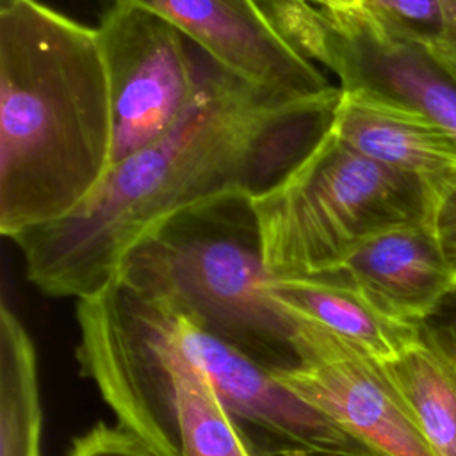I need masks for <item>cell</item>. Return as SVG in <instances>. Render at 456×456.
<instances>
[{
	"instance_id": "15",
	"label": "cell",
	"mask_w": 456,
	"mask_h": 456,
	"mask_svg": "<svg viewBox=\"0 0 456 456\" xmlns=\"http://www.w3.org/2000/svg\"><path fill=\"white\" fill-rule=\"evenodd\" d=\"M365 9L422 46L456 78V0H365Z\"/></svg>"
},
{
	"instance_id": "17",
	"label": "cell",
	"mask_w": 456,
	"mask_h": 456,
	"mask_svg": "<svg viewBox=\"0 0 456 456\" xmlns=\"http://www.w3.org/2000/svg\"><path fill=\"white\" fill-rule=\"evenodd\" d=\"M433 224L449 262L456 269V182L440 192Z\"/></svg>"
},
{
	"instance_id": "20",
	"label": "cell",
	"mask_w": 456,
	"mask_h": 456,
	"mask_svg": "<svg viewBox=\"0 0 456 456\" xmlns=\"http://www.w3.org/2000/svg\"><path fill=\"white\" fill-rule=\"evenodd\" d=\"M317 7L330 11H360L365 9V0H306Z\"/></svg>"
},
{
	"instance_id": "9",
	"label": "cell",
	"mask_w": 456,
	"mask_h": 456,
	"mask_svg": "<svg viewBox=\"0 0 456 456\" xmlns=\"http://www.w3.org/2000/svg\"><path fill=\"white\" fill-rule=\"evenodd\" d=\"M144 7L226 71L265 91L312 98L333 86L274 25L260 0H114Z\"/></svg>"
},
{
	"instance_id": "4",
	"label": "cell",
	"mask_w": 456,
	"mask_h": 456,
	"mask_svg": "<svg viewBox=\"0 0 456 456\" xmlns=\"http://www.w3.org/2000/svg\"><path fill=\"white\" fill-rule=\"evenodd\" d=\"M121 289L78 346L80 374L118 424L160 456H256L210 378L178 346L164 305Z\"/></svg>"
},
{
	"instance_id": "8",
	"label": "cell",
	"mask_w": 456,
	"mask_h": 456,
	"mask_svg": "<svg viewBox=\"0 0 456 456\" xmlns=\"http://www.w3.org/2000/svg\"><path fill=\"white\" fill-rule=\"evenodd\" d=\"M296 321L301 363L273 372L287 390L379 456H438L383 362Z\"/></svg>"
},
{
	"instance_id": "18",
	"label": "cell",
	"mask_w": 456,
	"mask_h": 456,
	"mask_svg": "<svg viewBox=\"0 0 456 456\" xmlns=\"http://www.w3.org/2000/svg\"><path fill=\"white\" fill-rule=\"evenodd\" d=\"M424 322L429 324L436 333H440L456 349V290Z\"/></svg>"
},
{
	"instance_id": "16",
	"label": "cell",
	"mask_w": 456,
	"mask_h": 456,
	"mask_svg": "<svg viewBox=\"0 0 456 456\" xmlns=\"http://www.w3.org/2000/svg\"><path fill=\"white\" fill-rule=\"evenodd\" d=\"M66 456H160L146 442L119 424L98 422L77 436Z\"/></svg>"
},
{
	"instance_id": "13",
	"label": "cell",
	"mask_w": 456,
	"mask_h": 456,
	"mask_svg": "<svg viewBox=\"0 0 456 456\" xmlns=\"http://www.w3.org/2000/svg\"><path fill=\"white\" fill-rule=\"evenodd\" d=\"M438 456H456V349L429 324L394 360L383 362Z\"/></svg>"
},
{
	"instance_id": "19",
	"label": "cell",
	"mask_w": 456,
	"mask_h": 456,
	"mask_svg": "<svg viewBox=\"0 0 456 456\" xmlns=\"http://www.w3.org/2000/svg\"><path fill=\"white\" fill-rule=\"evenodd\" d=\"M273 456H379L369 449L358 451H317V449H299V451H287Z\"/></svg>"
},
{
	"instance_id": "6",
	"label": "cell",
	"mask_w": 456,
	"mask_h": 456,
	"mask_svg": "<svg viewBox=\"0 0 456 456\" xmlns=\"http://www.w3.org/2000/svg\"><path fill=\"white\" fill-rule=\"evenodd\" d=\"M281 34L324 64L342 93L415 109L456 139V78L422 46L381 25L367 9L330 11L306 0H260Z\"/></svg>"
},
{
	"instance_id": "10",
	"label": "cell",
	"mask_w": 456,
	"mask_h": 456,
	"mask_svg": "<svg viewBox=\"0 0 456 456\" xmlns=\"http://www.w3.org/2000/svg\"><path fill=\"white\" fill-rule=\"evenodd\" d=\"M324 274L353 283L381 310L411 324L428 321L456 290V269L433 221L370 235Z\"/></svg>"
},
{
	"instance_id": "2",
	"label": "cell",
	"mask_w": 456,
	"mask_h": 456,
	"mask_svg": "<svg viewBox=\"0 0 456 456\" xmlns=\"http://www.w3.org/2000/svg\"><path fill=\"white\" fill-rule=\"evenodd\" d=\"M110 164L98 30L39 0H0V233L69 216Z\"/></svg>"
},
{
	"instance_id": "7",
	"label": "cell",
	"mask_w": 456,
	"mask_h": 456,
	"mask_svg": "<svg viewBox=\"0 0 456 456\" xmlns=\"http://www.w3.org/2000/svg\"><path fill=\"white\" fill-rule=\"evenodd\" d=\"M96 30L109 82L116 164L175 126L198 91V68L182 32L144 7L112 0Z\"/></svg>"
},
{
	"instance_id": "3",
	"label": "cell",
	"mask_w": 456,
	"mask_h": 456,
	"mask_svg": "<svg viewBox=\"0 0 456 456\" xmlns=\"http://www.w3.org/2000/svg\"><path fill=\"white\" fill-rule=\"evenodd\" d=\"M271 372L301 363L299 322L269 292L253 196L230 192L178 212L123 258L118 278Z\"/></svg>"
},
{
	"instance_id": "5",
	"label": "cell",
	"mask_w": 456,
	"mask_h": 456,
	"mask_svg": "<svg viewBox=\"0 0 456 456\" xmlns=\"http://www.w3.org/2000/svg\"><path fill=\"white\" fill-rule=\"evenodd\" d=\"M438 196L328 130L276 183L253 196L273 278L319 276L383 230L433 221Z\"/></svg>"
},
{
	"instance_id": "1",
	"label": "cell",
	"mask_w": 456,
	"mask_h": 456,
	"mask_svg": "<svg viewBox=\"0 0 456 456\" xmlns=\"http://www.w3.org/2000/svg\"><path fill=\"white\" fill-rule=\"evenodd\" d=\"M192 50L198 91L175 126L112 164L69 216L11 239L41 292L77 301L96 296L150 230L216 196L264 192L330 130L340 87L281 96Z\"/></svg>"
},
{
	"instance_id": "14",
	"label": "cell",
	"mask_w": 456,
	"mask_h": 456,
	"mask_svg": "<svg viewBox=\"0 0 456 456\" xmlns=\"http://www.w3.org/2000/svg\"><path fill=\"white\" fill-rule=\"evenodd\" d=\"M43 408L34 342L20 317L0 308V456H41Z\"/></svg>"
},
{
	"instance_id": "12",
	"label": "cell",
	"mask_w": 456,
	"mask_h": 456,
	"mask_svg": "<svg viewBox=\"0 0 456 456\" xmlns=\"http://www.w3.org/2000/svg\"><path fill=\"white\" fill-rule=\"evenodd\" d=\"M269 292L294 319L317 326L379 362L394 360L420 337V324L387 314L335 274L271 276Z\"/></svg>"
},
{
	"instance_id": "11",
	"label": "cell",
	"mask_w": 456,
	"mask_h": 456,
	"mask_svg": "<svg viewBox=\"0 0 456 456\" xmlns=\"http://www.w3.org/2000/svg\"><path fill=\"white\" fill-rule=\"evenodd\" d=\"M330 130L353 150L420 178L436 196L456 182V139L415 109L340 91Z\"/></svg>"
}]
</instances>
